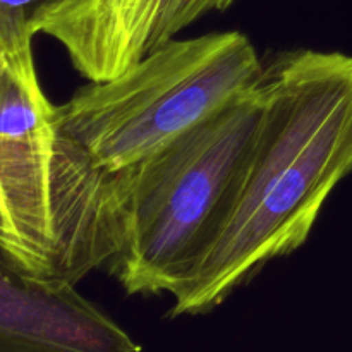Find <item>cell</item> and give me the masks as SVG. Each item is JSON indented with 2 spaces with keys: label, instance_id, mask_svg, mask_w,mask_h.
<instances>
[{
  "label": "cell",
  "instance_id": "4",
  "mask_svg": "<svg viewBox=\"0 0 352 352\" xmlns=\"http://www.w3.org/2000/svg\"><path fill=\"white\" fill-rule=\"evenodd\" d=\"M119 250L117 174L100 170L57 122L0 136V253L16 274L78 284Z\"/></svg>",
  "mask_w": 352,
  "mask_h": 352
},
{
  "label": "cell",
  "instance_id": "8",
  "mask_svg": "<svg viewBox=\"0 0 352 352\" xmlns=\"http://www.w3.org/2000/svg\"><path fill=\"white\" fill-rule=\"evenodd\" d=\"M3 71H6V57H3L2 50H0V82H2V76Z\"/></svg>",
  "mask_w": 352,
  "mask_h": 352
},
{
  "label": "cell",
  "instance_id": "3",
  "mask_svg": "<svg viewBox=\"0 0 352 352\" xmlns=\"http://www.w3.org/2000/svg\"><path fill=\"white\" fill-rule=\"evenodd\" d=\"M265 62L241 31L172 40L55 107V122L89 160L117 174L157 153L254 88Z\"/></svg>",
  "mask_w": 352,
  "mask_h": 352
},
{
  "label": "cell",
  "instance_id": "7",
  "mask_svg": "<svg viewBox=\"0 0 352 352\" xmlns=\"http://www.w3.org/2000/svg\"><path fill=\"white\" fill-rule=\"evenodd\" d=\"M236 0H170L165 9L162 23L155 33L151 48H157L158 45L172 40L177 33L191 26L198 19H201L206 14L213 10H226Z\"/></svg>",
  "mask_w": 352,
  "mask_h": 352
},
{
  "label": "cell",
  "instance_id": "5",
  "mask_svg": "<svg viewBox=\"0 0 352 352\" xmlns=\"http://www.w3.org/2000/svg\"><path fill=\"white\" fill-rule=\"evenodd\" d=\"M0 272V352H140L76 284Z\"/></svg>",
  "mask_w": 352,
  "mask_h": 352
},
{
  "label": "cell",
  "instance_id": "2",
  "mask_svg": "<svg viewBox=\"0 0 352 352\" xmlns=\"http://www.w3.org/2000/svg\"><path fill=\"white\" fill-rule=\"evenodd\" d=\"M258 85L140 164L117 172L120 250L110 272L134 294H172L208 243L256 136Z\"/></svg>",
  "mask_w": 352,
  "mask_h": 352
},
{
  "label": "cell",
  "instance_id": "6",
  "mask_svg": "<svg viewBox=\"0 0 352 352\" xmlns=\"http://www.w3.org/2000/svg\"><path fill=\"white\" fill-rule=\"evenodd\" d=\"M168 2L45 0L31 12L30 28L57 40L82 78L107 81L150 52Z\"/></svg>",
  "mask_w": 352,
  "mask_h": 352
},
{
  "label": "cell",
  "instance_id": "1",
  "mask_svg": "<svg viewBox=\"0 0 352 352\" xmlns=\"http://www.w3.org/2000/svg\"><path fill=\"white\" fill-rule=\"evenodd\" d=\"M256 136L195 267L172 292L170 316L222 305L270 261L308 241L352 172V57L301 48L263 67Z\"/></svg>",
  "mask_w": 352,
  "mask_h": 352
}]
</instances>
